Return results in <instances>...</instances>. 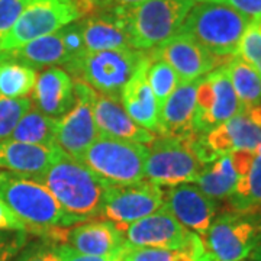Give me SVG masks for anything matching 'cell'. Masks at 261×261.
I'll list each match as a JSON object with an SVG mask.
<instances>
[{"mask_svg":"<svg viewBox=\"0 0 261 261\" xmlns=\"http://www.w3.org/2000/svg\"><path fill=\"white\" fill-rule=\"evenodd\" d=\"M35 68L12 60H0V97H28L37 82Z\"/></svg>","mask_w":261,"mask_h":261,"instance_id":"28","label":"cell"},{"mask_svg":"<svg viewBox=\"0 0 261 261\" xmlns=\"http://www.w3.org/2000/svg\"><path fill=\"white\" fill-rule=\"evenodd\" d=\"M63 244L84 255L106 257L118 254L126 245L118 226L111 221H86L65 229Z\"/></svg>","mask_w":261,"mask_h":261,"instance_id":"20","label":"cell"},{"mask_svg":"<svg viewBox=\"0 0 261 261\" xmlns=\"http://www.w3.org/2000/svg\"><path fill=\"white\" fill-rule=\"evenodd\" d=\"M60 244L48 238H41L39 241L27 244L15 261H63L60 254Z\"/></svg>","mask_w":261,"mask_h":261,"instance_id":"33","label":"cell"},{"mask_svg":"<svg viewBox=\"0 0 261 261\" xmlns=\"http://www.w3.org/2000/svg\"><path fill=\"white\" fill-rule=\"evenodd\" d=\"M257 154H258V155H261V147L258 149H257Z\"/></svg>","mask_w":261,"mask_h":261,"instance_id":"46","label":"cell"},{"mask_svg":"<svg viewBox=\"0 0 261 261\" xmlns=\"http://www.w3.org/2000/svg\"><path fill=\"white\" fill-rule=\"evenodd\" d=\"M29 0H0V41L16 23Z\"/></svg>","mask_w":261,"mask_h":261,"instance_id":"35","label":"cell"},{"mask_svg":"<svg viewBox=\"0 0 261 261\" xmlns=\"http://www.w3.org/2000/svg\"><path fill=\"white\" fill-rule=\"evenodd\" d=\"M251 257L252 261H261V241L258 243V245L255 247V250L252 251Z\"/></svg>","mask_w":261,"mask_h":261,"instance_id":"44","label":"cell"},{"mask_svg":"<svg viewBox=\"0 0 261 261\" xmlns=\"http://www.w3.org/2000/svg\"><path fill=\"white\" fill-rule=\"evenodd\" d=\"M238 173L235 171L229 155H221L205 166L196 178L197 187L212 199H226L232 195L238 183Z\"/></svg>","mask_w":261,"mask_h":261,"instance_id":"25","label":"cell"},{"mask_svg":"<svg viewBox=\"0 0 261 261\" xmlns=\"http://www.w3.org/2000/svg\"><path fill=\"white\" fill-rule=\"evenodd\" d=\"M200 79L180 82L160 111V137L190 141L197 137L193 128L196 90Z\"/></svg>","mask_w":261,"mask_h":261,"instance_id":"18","label":"cell"},{"mask_svg":"<svg viewBox=\"0 0 261 261\" xmlns=\"http://www.w3.org/2000/svg\"><path fill=\"white\" fill-rule=\"evenodd\" d=\"M225 71L232 84L233 92L240 99L244 112L261 103V75L260 73L245 63L240 57H232L228 64L224 65Z\"/></svg>","mask_w":261,"mask_h":261,"instance_id":"26","label":"cell"},{"mask_svg":"<svg viewBox=\"0 0 261 261\" xmlns=\"http://www.w3.org/2000/svg\"><path fill=\"white\" fill-rule=\"evenodd\" d=\"M60 254L63 257V261H118V254L106 255V257H96V255H84L80 252L74 251L65 244H60Z\"/></svg>","mask_w":261,"mask_h":261,"instance_id":"42","label":"cell"},{"mask_svg":"<svg viewBox=\"0 0 261 261\" xmlns=\"http://www.w3.org/2000/svg\"><path fill=\"white\" fill-rule=\"evenodd\" d=\"M237 57L243 58L245 63L252 65L261 75V31L251 22L244 32L241 42L238 45Z\"/></svg>","mask_w":261,"mask_h":261,"instance_id":"32","label":"cell"},{"mask_svg":"<svg viewBox=\"0 0 261 261\" xmlns=\"http://www.w3.org/2000/svg\"><path fill=\"white\" fill-rule=\"evenodd\" d=\"M254 23H255V25H257V28L261 31V19H260V20H257V22H254Z\"/></svg>","mask_w":261,"mask_h":261,"instance_id":"45","label":"cell"},{"mask_svg":"<svg viewBox=\"0 0 261 261\" xmlns=\"http://www.w3.org/2000/svg\"><path fill=\"white\" fill-rule=\"evenodd\" d=\"M196 0H147L123 9L134 49L151 51L176 37Z\"/></svg>","mask_w":261,"mask_h":261,"instance_id":"5","label":"cell"},{"mask_svg":"<svg viewBox=\"0 0 261 261\" xmlns=\"http://www.w3.org/2000/svg\"><path fill=\"white\" fill-rule=\"evenodd\" d=\"M32 108L31 97H0V141L9 140L22 116Z\"/></svg>","mask_w":261,"mask_h":261,"instance_id":"31","label":"cell"},{"mask_svg":"<svg viewBox=\"0 0 261 261\" xmlns=\"http://www.w3.org/2000/svg\"><path fill=\"white\" fill-rule=\"evenodd\" d=\"M147 0H79L80 9L84 16H89L92 13L100 10L109 9H129L137 5H141Z\"/></svg>","mask_w":261,"mask_h":261,"instance_id":"38","label":"cell"},{"mask_svg":"<svg viewBox=\"0 0 261 261\" xmlns=\"http://www.w3.org/2000/svg\"><path fill=\"white\" fill-rule=\"evenodd\" d=\"M93 93L87 84L74 80V105L57 123V147L75 160L82 159L99 137L93 115Z\"/></svg>","mask_w":261,"mask_h":261,"instance_id":"11","label":"cell"},{"mask_svg":"<svg viewBox=\"0 0 261 261\" xmlns=\"http://www.w3.org/2000/svg\"><path fill=\"white\" fill-rule=\"evenodd\" d=\"M149 56L160 58L171 65L177 73L180 82H190L200 79L215 68L224 65V58L214 56L193 38L185 34H177L163 45L151 49Z\"/></svg>","mask_w":261,"mask_h":261,"instance_id":"14","label":"cell"},{"mask_svg":"<svg viewBox=\"0 0 261 261\" xmlns=\"http://www.w3.org/2000/svg\"><path fill=\"white\" fill-rule=\"evenodd\" d=\"M241 261H248V260H241Z\"/></svg>","mask_w":261,"mask_h":261,"instance_id":"47","label":"cell"},{"mask_svg":"<svg viewBox=\"0 0 261 261\" xmlns=\"http://www.w3.org/2000/svg\"><path fill=\"white\" fill-rule=\"evenodd\" d=\"M145 51L123 48L84 53L64 65L73 80L87 84L97 93L121 100L123 87L145 60Z\"/></svg>","mask_w":261,"mask_h":261,"instance_id":"3","label":"cell"},{"mask_svg":"<svg viewBox=\"0 0 261 261\" xmlns=\"http://www.w3.org/2000/svg\"><path fill=\"white\" fill-rule=\"evenodd\" d=\"M149 58H151V61L148 65V71H147V79H148L151 90L155 96L160 111H161L163 105L177 89V86L180 84V79H178L177 73L171 68V65L167 64L166 61L151 56Z\"/></svg>","mask_w":261,"mask_h":261,"instance_id":"30","label":"cell"},{"mask_svg":"<svg viewBox=\"0 0 261 261\" xmlns=\"http://www.w3.org/2000/svg\"><path fill=\"white\" fill-rule=\"evenodd\" d=\"M193 140L183 141L155 137V140L148 145L144 180L161 187L195 183L200 171L205 168V164L197 159L193 151Z\"/></svg>","mask_w":261,"mask_h":261,"instance_id":"9","label":"cell"},{"mask_svg":"<svg viewBox=\"0 0 261 261\" xmlns=\"http://www.w3.org/2000/svg\"><path fill=\"white\" fill-rule=\"evenodd\" d=\"M231 163H232L235 171L238 173V176H245L250 168H251L254 159L257 155V152H252V151H247V149H238V151H232L231 154H228Z\"/></svg>","mask_w":261,"mask_h":261,"instance_id":"41","label":"cell"},{"mask_svg":"<svg viewBox=\"0 0 261 261\" xmlns=\"http://www.w3.org/2000/svg\"><path fill=\"white\" fill-rule=\"evenodd\" d=\"M166 190L148 180L128 186H111L100 216L116 225H128L157 212L164 205Z\"/></svg>","mask_w":261,"mask_h":261,"instance_id":"12","label":"cell"},{"mask_svg":"<svg viewBox=\"0 0 261 261\" xmlns=\"http://www.w3.org/2000/svg\"><path fill=\"white\" fill-rule=\"evenodd\" d=\"M28 243V232L0 231V261H12Z\"/></svg>","mask_w":261,"mask_h":261,"instance_id":"36","label":"cell"},{"mask_svg":"<svg viewBox=\"0 0 261 261\" xmlns=\"http://www.w3.org/2000/svg\"><path fill=\"white\" fill-rule=\"evenodd\" d=\"M229 200L235 212L261 214V155L257 154L250 171L238 178Z\"/></svg>","mask_w":261,"mask_h":261,"instance_id":"29","label":"cell"},{"mask_svg":"<svg viewBox=\"0 0 261 261\" xmlns=\"http://www.w3.org/2000/svg\"><path fill=\"white\" fill-rule=\"evenodd\" d=\"M215 261H241L261 241V214L225 212L215 216L202 238Z\"/></svg>","mask_w":261,"mask_h":261,"instance_id":"8","label":"cell"},{"mask_svg":"<svg viewBox=\"0 0 261 261\" xmlns=\"http://www.w3.org/2000/svg\"><path fill=\"white\" fill-rule=\"evenodd\" d=\"M149 61L151 58L147 54L135 74L123 87L121 103L135 123L152 134H160V106L147 79Z\"/></svg>","mask_w":261,"mask_h":261,"instance_id":"22","label":"cell"},{"mask_svg":"<svg viewBox=\"0 0 261 261\" xmlns=\"http://www.w3.org/2000/svg\"><path fill=\"white\" fill-rule=\"evenodd\" d=\"M245 113H247V116L251 119L252 123H255V125H257V126L261 129V103L260 105L252 106V108H250V109H247Z\"/></svg>","mask_w":261,"mask_h":261,"instance_id":"43","label":"cell"},{"mask_svg":"<svg viewBox=\"0 0 261 261\" xmlns=\"http://www.w3.org/2000/svg\"><path fill=\"white\" fill-rule=\"evenodd\" d=\"M58 32H60V35H61L63 41H64V45L70 57H71V60L86 53L80 19L73 22V23H70V25H67L63 29H60Z\"/></svg>","mask_w":261,"mask_h":261,"instance_id":"37","label":"cell"},{"mask_svg":"<svg viewBox=\"0 0 261 261\" xmlns=\"http://www.w3.org/2000/svg\"><path fill=\"white\" fill-rule=\"evenodd\" d=\"M63 151L13 140L0 141V168L12 174L39 180Z\"/></svg>","mask_w":261,"mask_h":261,"instance_id":"19","label":"cell"},{"mask_svg":"<svg viewBox=\"0 0 261 261\" xmlns=\"http://www.w3.org/2000/svg\"><path fill=\"white\" fill-rule=\"evenodd\" d=\"M31 100L39 112L60 119L75 102L73 77L64 68L48 67L38 74Z\"/></svg>","mask_w":261,"mask_h":261,"instance_id":"17","label":"cell"},{"mask_svg":"<svg viewBox=\"0 0 261 261\" xmlns=\"http://www.w3.org/2000/svg\"><path fill=\"white\" fill-rule=\"evenodd\" d=\"M244 112L240 99L233 92L224 65L200 77L196 90L193 128L196 135H206L216 126Z\"/></svg>","mask_w":261,"mask_h":261,"instance_id":"10","label":"cell"},{"mask_svg":"<svg viewBox=\"0 0 261 261\" xmlns=\"http://www.w3.org/2000/svg\"><path fill=\"white\" fill-rule=\"evenodd\" d=\"M0 199L27 225V232L42 235L49 228L68 226L57 199L38 180L0 173Z\"/></svg>","mask_w":261,"mask_h":261,"instance_id":"4","label":"cell"},{"mask_svg":"<svg viewBox=\"0 0 261 261\" xmlns=\"http://www.w3.org/2000/svg\"><path fill=\"white\" fill-rule=\"evenodd\" d=\"M196 2H214L229 6L233 10L240 12L251 22H257L261 19V0H196Z\"/></svg>","mask_w":261,"mask_h":261,"instance_id":"39","label":"cell"},{"mask_svg":"<svg viewBox=\"0 0 261 261\" xmlns=\"http://www.w3.org/2000/svg\"><path fill=\"white\" fill-rule=\"evenodd\" d=\"M93 115L99 135L140 142L144 145H149L155 140V134L144 129L130 119L119 99H113L94 92Z\"/></svg>","mask_w":261,"mask_h":261,"instance_id":"21","label":"cell"},{"mask_svg":"<svg viewBox=\"0 0 261 261\" xmlns=\"http://www.w3.org/2000/svg\"><path fill=\"white\" fill-rule=\"evenodd\" d=\"M0 231H22L27 232V225L20 221L9 205L0 199Z\"/></svg>","mask_w":261,"mask_h":261,"instance_id":"40","label":"cell"},{"mask_svg":"<svg viewBox=\"0 0 261 261\" xmlns=\"http://www.w3.org/2000/svg\"><path fill=\"white\" fill-rule=\"evenodd\" d=\"M82 18L79 0H29L13 28L0 41V54L56 34Z\"/></svg>","mask_w":261,"mask_h":261,"instance_id":"7","label":"cell"},{"mask_svg":"<svg viewBox=\"0 0 261 261\" xmlns=\"http://www.w3.org/2000/svg\"><path fill=\"white\" fill-rule=\"evenodd\" d=\"M164 207L190 232L205 237L214 222L218 203L192 183L168 187L164 196Z\"/></svg>","mask_w":261,"mask_h":261,"instance_id":"15","label":"cell"},{"mask_svg":"<svg viewBox=\"0 0 261 261\" xmlns=\"http://www.w3.org/2000/svg\"><path fill=\"white\" fill-rule=\"evenodd\" d=\"M58 119L39 112L34 106L22 116L9 140L34 145L53 147L56 144Z\"/></svg>","mask_w":261,"mask_h":261,"instance_id":"27","label":"cell"},{"mask_svg":"<svg viewBox=\"0 0 261 261\" xmlns=\"http://www.w3.org/2000/svg\"><path fill=\"white\" fill-rule=\"evenodd\" d=\"M57 199L68 226L100 216L109 185L64 151L39 178Z\"/></svg>","mask_w":261,"mask_h":261,"instance_id":"1","label":"cell"},{"mask_svg":"<svg viewBox=\"0 0 261 261\" xmlns=\"http://www.w3.org/2000/svg\"><path fill=\"white\" fill-rule=\"evenodd\" d=\"M203 138L215 157L226 155L238 149L257 152L261 147V129L252 123L245 112L238 113L229 121L216 126Z\"/></svg>","mask_w":261,"mask_h":261,"instance_id":"23","label":"cell"},{"mask_svg":"<svg viewBox=\"0 0 261 261\" xmlns=\"http://www.w3.org/2000/svg\"><path fill=\"white\" fill-rule=\"evenodd\" d=\"M251 20L229 6L214 2H196L178 34L193 38L214 56L235 57L244 32Z\"/></svg>","mask_w":261,"mask_h":261,"instance_id":"2","label":"cell"},{"mask_svg":"<svg viewBox=\"0 0 261 261\" xmlns=\"http://www.w3.org/2000/svg\"><path fill=\"white\" fill-rule=\"evenodd\" d=\"M147 157L148 147L144 144L99 135L79 161L108 185L128 186L144 180Z\"/></svg>","mask_w":261,"mask_h":261,"instance_id":"6","label":"cell"},{"mask_svg":"<svg viewBox=\"0 0 261 261\" xmlns=\"http://www.w3.org/2000/svg\"><path fill=\"white\" fill-rule=\"evenodd\" d=\"M0 60H12L31 68H48L71 61L60 32L37 38L22 47L0 54Z\"/></svg>","mask_w":261,"mask_h":261,"instance_id":"24","label":"cell"},{"mask_svg":"<svg viewBox=\"0 0 261 261\" xmlns=\"http://www.w3.org/2000/svg\"><path fill=\"white\" fill-rule=\"evenodd\" d=\"M178 250L130 247L125 245L118 252V261H177Z\"/></svg>","mask_w":261,"mask_h":261,"instance_id":"34","label":"cell"},{"mask_svg":"<svg viewBox=\"0 0 261 261\" xmlns=\"http://www.w3.org/2000/svg\"><path fill=\"white\" fill-rule=\"evenodd\" d=\"M87 53L132 48L123 9L100 10L80 19Z\"/></svg>","mask_w":261,"mask_h":261,"instance_id":"16","label":"cell"},{"mask_svg":"<svg viewBox=\"0 0 261 261\" xmlns=\"http://www.w3.org/2000/svg\"><path fill=\"white\" fill-rule=\"evenodd\" d=\"M116 226L123 235L126 245L130 247L181 250L195 235L180 224L164 206L140 221Z\"/></svg>","mask_w":261,"mask_h":261,"instance_id":"13","label":"cell"}]
</instances>
